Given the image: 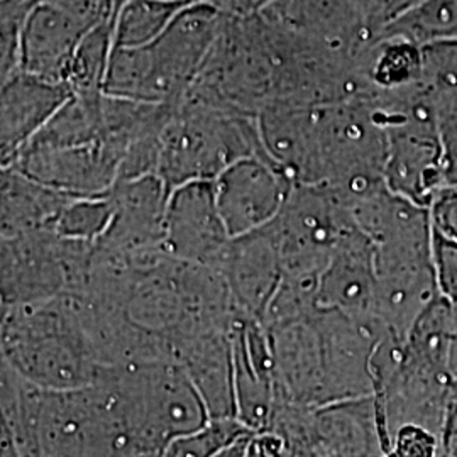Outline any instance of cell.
<instances>
[{
	"label": "cell",
	"mask_w": 457,
	"mask_h": 457,
	"mask_svg": "<svg viewBox=\"0 0 457 457\" xmlns=\"http://www.w3.org/2000/svg\"><path fill=\"white\" fill-rule=\"evenodd\" d=\"M232 354L237 420L253 434H264L278 402L273 358L266 328L243 312L232 327Z\"/></svg>",
	"instance_id": "cell-17"
},
{
	"label": "cell",
	"mask_w": 457,
	"mask_h": 457,
	"mask_svg": "<svg viewBox=\"0 0 457 457\" xmlns=\"http://www.w3.org/2000/svg\"><path fill=\"white\" fill-rule=\"evenodd\" d=\"M262 17L315 48L356 63L378 37L356 0H275Z\"/></svg>",
	"instance_id": "cell-12"
},
{
	"label": "cell",
	"mask_w": 457,
	"mask_h": 457,
	"mask_svg": "<svg viewBox=\"0 0 457 457\" xmlns=\"http://www.w3.org/2000/svg\"><path fill=\"white\" fill-rule=\"evenodd\" d=\"M442 457H457V428L442 434Z\"/></svg>",
	"instance_id": "cell-40"
},
{
	"label": "cell",
	"mask_w": 457,
	"mask_h": 457,
	"mask_svg": "<svg viewBox=\"0 0 457 457\" xmlns=\"http://www.w3.org/2000/svg\"><path fill=\"white\" fill-rule=\"evenodd\" d=\"M247 457H288L285 442L273 432L256 434Z\"/></svg>",
	"instance_id": "cell-37"
},
{
	"label": "cell",
	"mask_w": 457,
	"mask_h": 457,
	"mask_svg": "<svg viewBox=\"0 0 457 457\" xmlns=\"http://www.w3.org/2000/svg\"><path fill=\"white\" fill-rule=\"evenodd\" d=\"M226 21L211 2H195L146 46L115 49L104 92L145 104L173 105L195 83Z\"/></svg>",
	"instance_id": "cell-4"
},
{
	"label": "cell",
	"mask_w": 457,
	"mask_h": 457,
	"mask_svg": "<svg viewBox=\"0 0 457 457\" xmlns=\"http://www.w3.org/2000/svg\"><path fill=\"white\" fill-rule=\"evenodd\" d=\"M73 97L66 83L48 82L19 71L2 82L0 96V164L14 163L21 151Z\"/></svg>",
	"instance_id": "cell-19"
},
{
	"label": "cell",
	"mask_w": 457,
	"mask_h": 457,
	"mask_svg": "<svg viewBox=\"0 0 457 457\" xmlns=\"http://www.w3.org/2000/svg\"><path fill=\"white\" fill-rule=\"evenodd\" d=\"M436 232L457 243V187H442L428 205Z\"/></svg>",
	"instance_id": "cell-34"
},
{
	"label": "cell",
	"mask_w": 457,
	"mask_h": 457,
	"mask_svg": "<svg viewBox=\"0 0 457 457\" xmlns=\"http://www.w3.org/2000/svg\"><path fill=\"white\" fill-rule=\"evenodd\" d=\"M2 309L80 295L94 262V245L39 228L0 241Z\"/></svg>",
	"instance_id": "cell-7"
},
{
	"label": "cell",
	"mask_w": 457,
	"mask_h": 457,
	"mask_svg": "<svg viewBox=\"0 0 457 457\" xmlns=\"http://www.w3.org/2000/svg\"><path fill=\"white\" fill-rule=\"evenodd\" d=\"M219 275L237 311L262 322L283 279L279 251L270 224L232 237Z\"/></svg>",
	"instance_id": "cell-18"
},
{
	"label": "cell",
	"mask_w": 457,
	"mask_h": 457,
	"mask_svg": "<svg viewBox=\"0 0 457 457\" xmlns=\"http://www.w3.org/2000/svg\"><path fill=\"white\" fill-rule=\"evenodd\" d=\"M313 312L264 328L273 358L278 402L320 409L327 405L326 378Z\"/></svg>",
	"instance_id": "cell-16"
},
{
	"label": "cell",
	"mask_w": 457,
	"mask_h": 457,
	"mask_svg": "<svg viewBox=\"0 0 457 457\" xmlns=\"http://www.w3.org/2000/svg\"><path fill=\"white\" fill-rule=\"evenodd\" d=\"M188 4L187 0H129L114 16V48L146 46L158 39ZM195 4V2H194Z\"/></svg>",
	"instance_id": "cell-25"
},
{
	"label": "cell",
	"mask_w": 457,
	"mask_h": 457,
	"mask_svg": "<svg viewBox=\"0 0 457 457\" xmlns=\"http://www.w3.org/2000/svg\"><path fill=\"white\" fill-rule=\"evenodd\" d=\"M288 457H383L373 398L307 409L278 402L270 430Z\"/></svg>",
	"instance_id": "cell-9"
},
{
	"label": "cell",
	"mask_w": 457,
	"mask_h": 457,
	"mask_svg": "<svg viewBox=\"0 0 457 457\" xmlns=\"http://www.w3.org/2000/svg\"><path fill=\"white\" fill-rule=\"evenodd\" d=\"M373 317L405 339L417 317L439 296L432 260L376 270Z\"/></svg>",
	"instance_id": "cell-23"
},
{
	"label": "cell",
	"mask_w": 457,
	"mask_h": 457,
	"mask_svg": "<svg viewBox=\"0 0 457 457\" xmlns=\"http://www.w3.org/2000/svg\"><path fill=\"white\" fill-rule=\"evenodd\" d=\"M379 36H393L419 46L457 41V0H425L390 24Z\"/></svg>",
	"instance_id": "cell-27"
},
{
	"label": "cell",
	"mask_w": 457,
	"mask_h": 457,
	"mask_svg": "<svg viewBox=\"0 0 457 457\" xmlns=\"http://www.w3.org/2000/svg\"><path fill=\"white\" fill-rule=\"evenodd\" d=\"M2 362L45 390H80L102 383L111 368L83 322L77 296L2 309Z\"/></svg>",
	"instance_id": "cell-2"
},
{
	"label": "cell",
	"mask_w": 457,
	"mask_h": 457,
	"mask_svg": "<svg viewBox=\"0 0 457 457\" xmlns=\"http://www.w3.org/2000/svg\"><path fill=\"white\" fill-rule=\"evenodd\" d=\"M222 14L236 19L262 16L275 0H207Z\"/></svg>",
	"instance_id": "cell-36"
},
{
	"label": "cell",
	"mask_w": 457,
	"mask_h": 457,
	"mask_svg": "<svg viewBox=\"0 0 457 457\" xmlns=\"http://www.w3.org/2000/svg\"><path fill=\"white\" fill-rule=\"evenodd\" d=\"M432 264L439 294L451 303L457 302V243L432 228Z\"/></svg>",
	"instance_id": "cell-32"
},
{
	"label": "cell",
	"mask_w": 457,
	"mask_h": 457,
	"mask_svg": "<svg viewBox=\"0 0 457 457\" xmlns=\"http://www.w3.org/2000/svg\"><path fill=\"white\" fill-rule=\"evenodd\" d=\"M251 156H268L258 117L185 96L173 104L162 134L158 177L175 190L192 181H215Z\"/></svg>",
	"instance_id": "cell-5"
},
{
	"label": "cell",
	"mask_w": 457,
	"mask_h": 457,
	"mask_svg": "<svg viewBox=\"0 0 457 457\" xmlns=\"http://www.w3.org/2000/svg\"><path fill=\"white\" fill-rule=\"evenodd\" d=\"M126 2H129V0H114L115 12H117V11H119V9H120V7H122V5H124V4H126ZM114 16H115V14H114Z\"/></svg>",
	"instance_id": "cell-41"
},
{
	"label": "cell",
	"mask_w": 457,
	"mask_h": 457,
	"mask_svg": "<svg viewBox=\"0 0 457 457\" xmlns=\"http://www.w3.org/2000/svg\"><path fill=\"white\" fill-rule=\"evenodd\" d=\"M283 279L320 285L337 245L358 226L343 195L328 185H295L270 224Z\"/></svg>",
	"instance_id": "cell-8"
},
{
	"label": "cell",
	"mask_w": 457,
	"mask_h": 457,
	"mask_svg": "<svg viewBox=\"0 0 457 457\" xmlns=\"http://www.w3.org/2000/svg\"><path fill=\"white\" fill-rule=\"evenodd\" d=\"M75 17L87 29H96L105 21L114 19V0H46Z\"/></svg>",
	"instance_id": "cell-33"
},
{
	"label": "cell",
	"mask_w": 457,
	"mask_h": 457,
	"mask_svg": "<svg viewBox=\"0 0 457 457\" xmlns=\"http://www.w3.org/2000/svg\"><path fill=\"white\" fill-rule=\"evenodd\" d=\"M315 131L322 185L356 196L385 183L388 134L368 98L315 107Z\"/></svg>",
	"instance_id": "cell-6"
},
{
	"label": "cell",
	"mask_w": 457,
	"mask_h": 457,
	"mask_svg": "<svg viewBox=\"0 0 457 457\" xmlns=\"http://www.w3.org/2000/svg\"><path fill=\"white\" fill-rule=\"evenodd\" d=\"M230 241L213 181H192L171 190L164 224L166 254L219 273Z\"/></svg>",
	"instance_id": "cell-14"
},
{
	"label": "cell",
	"mask_w": 457,
	"mask_h": 457,
	"mask_svg": "<svg viewBox=\"0 0 457 457\" xmlns=\"http://www.w3.org/2000/svg\"><path fill=\"white\" fill-rule=\"evenodd\" d=\"M90 33L75 17L46 0H37L28 17L22 45L21 71L48 82L66 83L73 56Z\"/></svg>",
	"instance_id": "cell-21"
},
{
	"label": "cell",
	"mask_w": 457,
	"mask_h": 457,
	"mask_svg": "<svg viewBox=\"0 0 457 457\" xmlns=\"http://www.w3.org/2000/svg\"><path fill=\"white\" fill-rule=\"evenodd\" d=\"M128 149L117 141L24 149L11 164L49 188L71 196H105L119 181Z\"/></svg>",
	"instance_id": "cell-11"
},
{
	"label": "cell",
	"mask_w": 457,
	"mask_h": 457,
	"mask_svg": "<svg viewBox=\"0 0 457 457\" xmlns=\"http://www.w3.org/2000/svg\"><path fill=\"white\" fill-rule=\"evenodd\" d=\"M104 383L119 427L115 457H162L170 442L212 420L194 381L175 361L115 368Z\"/></svg>",
	"instance_id": "cell-3"
},
{
	"label": "cell",
	"mask_w": 457,
	"mask_h": 457,
	"mask_svg": "<svg viewBox=\"0 0 457 457\" xmlns=\"http://www.w3.org/2000/svg\"><path fill=\"white\" fill-rule=\"evenodd\" d=\"M171 190L158 175L119 181L107 194L112 220L94 245L112 258H131L164 251V224Z\"/></svg>",
	"instance_id": "cell-15"
},
{
	"label": "cell",
	"mask_w": 457,
	"mask_h": 457,
	"mask_svg": "<svg viewBox=\"0 0 457 457\" xmlns=\"http://www.w3.org/2000/svg\"><path fill=\"white\" fill-rule=\"evenodd\" d=\"M71 196L24 175L14 166L2 168L0 175V232L14 237L39 228H54Z\"/></svg>",
	"instance_id": "cell-24"
},
{
	"label": "cell",
	"mask_w": 457,
	"mask_h": 457,
	"mask_svg": "<svg viewBox=\"0 0 457 457\" xmlns=\"http://www.w3.org/2000/svg\"><path fill=\"white\" fill-rule=\"evenodd\" d=\"M114 53V19L105 21L87 34L70 66L66 85L77 94L104 92Z\"/></svg>",
	"instance_id": "cell-26"
},
{
	"label": "cell",
	"mask_w": 457,
	"mask_h": 457,
	"mask_svg": "<svg viewBox=\"0 0 457 457\" xmlns=\"http://www.w3.org/2000/svg\"><path fill=\"white\" fill-rule=\"evenodd\" d=\"M376 281L375 245L356 228L337 245L327 264L320 277L317 307L362 319L373 317Z\"/></svg>",
	"instance_id": "cell-20"
},
{
	"label": "cell",
	"mask_w": 457,
	"mask_h": 457,
	"mask_svg": "<svg viewBox=\"0 0 457 457\" xmlns=\"http://www.w3.org/2000/svg\"><path fill=\"white\" fill-rule=\"evenodd\" d=\"M2 436L22 457H115L119 427L107 383L39 388L2 362Z\"/></svg>",
	"instance_id": "cell-1"
},
{
	"label": "cell",
	"mask_w": 457,
	"mask_h": 457,
	"mask_svg": "<svg viewBox=\"0 0 457 457\" xmlns=\"http://www.w3.org/2000/svg\"><path fill=\"white\" fill-rule=\"evenodd\" d=\"M111 220L112 204L109 196L73 198L58 217L54 228L68 239L96 245L109 228Z\"/></svg>",
	"instance_id": "cell-28"
},
{
	"label": "cell",
	"mask_w": 457,
	"mask_h": 457,
	"mask_svg": "<svg viewBox=\"0 0 457 457\" xmlns=\"http://www.w3.org/2000/svg\"><path fill=\"white\" fill-rule=\"evenodd\" d=\"M266 154L295 185H322L315 107H275L258 117Z\"/></svg>",
	"instance_id": "cell-22"
},
{
	"label": "cell",
	"mask_w": 457,
	"mask_h": 457,
	"mask_svg": "<svg viewBox=\"0 0 457 457\" xmlns=\"http://www.w3.org/2000/svg\"><path fill=\"white\" fill-rule=\"evenodd\" d=\"M256 434H247L245 437L237 439L226 445L224 449H220L213 457H247L249 456V449Z\"/></svg>",
	"instance_id": "cell-38"
},
{
	"label": "cell",
	"mask_w": 457,
	"mask_h": 457,
	"mask_svg": "<svg viewBox=\"0 0 457 457\" xmlns=\"http://www.w3.org/2000/svg\"><path fill=\"white\" fill-rule=\"evenodd\" d=\"M313 320L322 345L327 405L373 398V358L379 339L390 330L375 317L319 307Z\"/></svg>",
	"instance_id": "cell-10"
},
{
	"label": "cell",
	"mask_w": 457,
	"mask_h": 457,
	"mask_svg": "<svg viewBox=\"0 0 457 457\" xmlns=\"http://www.w3.org/2000/svg\"><path fill=\"white\" fill-rule=\"evenodd\" d=\"M213 188L230 237H239L271 224L295 183L270 156H251L228 166Z\"/></svg>",
	"instance_id": "cell-13"
},
{
	"label": "cell",
	"mask_w": 457,
	"mask_h": 457,
	"mask_svg": "<svg viewBox=\"0 0 457 457\" xmlns=\"http://www.w3.org/2000/svg\"><path fill=\"white\" fill-rule=\"evenodd\" d=\"M451 371L457 385V302L453 303V317H451Z\"/></svg>",
	"instance_id": "cell-39"
},
{
	"label": "cell",
	"mask_w": 457,
	"mask_h": 457,
	"mask_svg": "<svg viewBox=\"0 0 457 457\" xmlns=\"http://www.w3.org/2000/svg\"><path fill=\"white\" fill-rule=\"evenodd\" d=\"M445 187H457V107H437Z\"/></svg>",
	"instance_id": "cell-35"
},
{
	"label": "cell",
	"mask_w": 457,
	"mask_h": 457,
	"mask_svg": "<svg viewBox=\"0 0 457 457\" xmlns=\"http://www.w3.org/2000/svg\"><path fill=\"white\" fill-rule=\"evenodd\" d=\"M386 457H441V437L420 425H403L393 436Z\"/></svg>",
	"instance_id": "cell-31"
},
{
	"label": "cell",
	"mask_w": 457,
	"mask_h": 457,
	"mask_svg": "<svg viewBox=\"0 0 457 457\" xmlns=\"http://www.w3.org/2000/svg\"><path fill=\"white\" fill-rule=\"evenodd\" d=\"M37 0H0V79L21 71L22 33Z\"/></svg>",
	"instance_id": "cell-30"
},
{
	"label": "cell",
	"mask_w": 457,
	"mask_h": 457,
	"mask_svg": "<svg viewBox=\"0 0 457 457\" xmlns=\"http://www.w3.org/2000/svg\"><path fill=\"white\" fill-rule=\"evenodd\" d=\"M187 2H192V4H194V2H207V0H187Z\"/></svg>",
	"instance_id": "cell-42"
},
{
	"label": "cell",
	"mask_w": 457,
	"mask_h": 457,
	"mask_svg": "<svg viewBox=\"0 0 457 457\" xmlns=\"http://www.w3.org/2000/svg\"><path fill=\"white\" fill-rule=\"evenodd\" d=\"M253 434L237 419L211 420L204 428L170 442L162 457H213L220 449Z\"/></svg>",
	"instance_id": "cell-29"
}]
</instances>
